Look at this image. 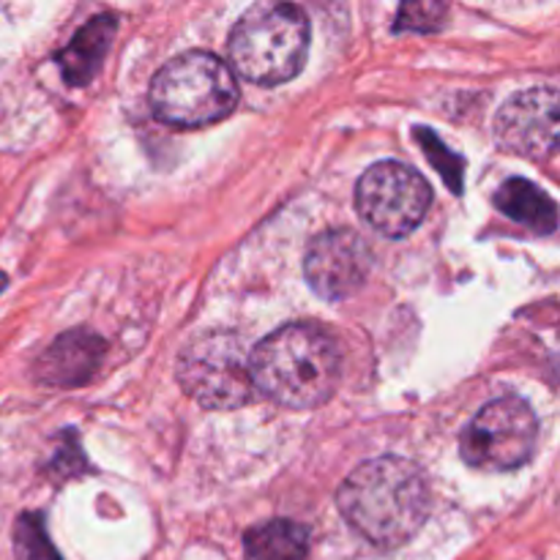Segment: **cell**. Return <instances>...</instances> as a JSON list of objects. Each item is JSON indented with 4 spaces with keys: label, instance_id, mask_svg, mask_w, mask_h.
I'll return each mask as SVG.
<instances>
[{
    "label": "cell",
    "instance_id": "obj_6",
    "mask_svg": "<svg viewBox=\"0 0 560 560\" xmlns=\"http://www.w3.org/2000/svg\"><path fill=\"white\" fill-rule=\"evenodd\" d=\"M539 441L534 408L520 397L487 402L463 432L459 452L479 470H514L528 463Z\"/></svg>",
    "mask_w": 560,
    "mask_h": 560
},
{
    "label": "cell",
    "instance_id": "obj_3",
    "mask_svg": "<svg viewBox=\"0 0 560 560\" xmlns=\"http://www.w3.org/2000/svg\"><path fill=\"white\" fill-rule=\"evenodd\" d=\"M310 52V20L299 5H252L230 33V60L257 85L293 80Z\"/></svg>",
    "mask_w": 560,
    "mask_h": 560
},
{
    "label": "cell",
    "instance_id": "obj_4",
    "mask_svg": "<svg viewBox=\"0 0 560 560\" xmlns=\"http://www.w3.org/2000/svg\"><path fill=\"white\" fill-rule=\"evenodd\" d=\"M238 104V82L222 58L202 49L175 55L151 82L153 115L173 126H208Z\"/></svg>",
    "mask_w": 560,
    "mask_h": 560
},
{
    "label": "cell",
    "instance_id": "obj_16",
    "mask_svg": "<svg viewBox=\"0 0 560 560\" xmlns=\"http://www.w3.org/2000/svg\"><path fill=\"white\" fill-rule=\"evenodd\" d=\"M446 14L448 9L443 3H405L397 16V31H438Z\"/></svg>",
    "mask_w": 560,
    "mask_h": 560
},
{
    "label": "cell",
    "instance_id": "obj_7",
    "mask_svg": "<svg viewBox=\"0 0 560 560\" xmlns=\"http://www.w3.org/2000/svg\"><path fill=\"white\" fill-rule=\"evenodd\" d=\"M430 184L402 162H377L355 186V208L366 224L388 238H405L430 211Z\"/></svg>",
    "mask_w": 560,
    "mask_h": 560
},
{
    "label": "cell",
    "instance_id": "obj_17",
    "mask_svg": "<svg viewBox=\"0 0 560 560\" xmlns=\"http://www.w3.org/2000/svg\"><path fill=\"white\" fill-rule=\"evenodd\" d=\"M5 282H9V279H5V273L0 271V293H3V290H5Z\"/></svg>",
    "mask_w": 560,
    "mask_h": 560
},
{
    "label": "cell",
    "instance_id": "obj_10",
    "mask_svg": "<svg viewBox=\"0 0 560 560\" xmlns=\"http://www.w3.org/2000/svg\"><path fill=\"white\" fill-rule=\"evenodd\" d=\"M104 342L91 331H66L49 345L33 366V375L44 386L77 388L85 386L102 364Z\"/></svg>",
    "mask_w": 560,
    "mask_h": 560
},
{
    "label": "cell",
    "instance_id": "obj_13",
    "mask_svg": "<svg viewBox=\"0 0 560 560\" xmlns=\"http://www.w3.org/2000/svg\"><path fill=\"white\" fill-rule=\"evenodd\" d=\"M246 560H306L310 558V530L293 520H271L260 528L246 530Z\"/></svg>",
    "mask_w": 560,
    "mask_h": 560
},
{
    "label": "cell",
    "instance_id": "obj_11",
    "mask_svg": "<svg viewBox=\"0 0 560 560\" xmlns=\"http://www.w3.org/2000/svg\"><path fill=\"white\" fill-rule=\"evenodd\" d=\"M115 16H93L88 25H82L69 42L58 52V66L63 71V80L71 88H85L93 77L102 69L104 55L109 52V44L115 38Z\"/></svg>",
    "mask_w": 560,
    "mask_h": 560
},
{
    "label": "cell",
    "instance_id": "obj_8",
    "mask_svg": "<svg viewBox=\"0 0 560 560\" xmlns=\"http://www.w3.org/2000/svg\"><path fill=\"white\" fill-rule=\"evenodd\" d=\"M370 246L350 228H334L315 235L304 257L306 282L328 301H342L359 293L370 277Z\"/></svg>",
    "mask_w": 560,
    "mask_h": 560
},
{
    "label": "cell",
    "instance_id": "obj_15",
    "mask_svg": "<svg viewBox=\"0 0 560 560\" xmlns=\"http://www.w3.org/2000/svg\"><path fill=\"white\" fill-rule=\"evenodd\" d=\"M419 142L424 145L427 159H432V164L441 170L443 180H446L454 191H463V159L454 156V153L427 129H419Z\"/></svg>",
    "mask_w": 560,
    "mask_h": 560
},
{
    "label": "cell",
    "instance_id": "obj_9",
    "mask_svg": "<svg viewBox=\"0 0 560 560\" xmlns=\"http://www.w3.org/2000/svg\"><path fill=\"white\" fill-rule=\"evenodd\" d=\"M495 140L517 156H552L558 148L556 88H530L509 98L495 115Z\"/></svg>",
    "mask_w": 560,
    "mask_h": 560
},
{
    "label": "cell",
    "instance_id": "obj_1",
    "mask_svg": "<svg viewBox=\"0 0 560 560\" xmlns=\"http://www.w3.org/2000/svg\"><path fill=\"white\" fill-rule=\"evenodd\" d=\"M339 512L355 534L394 550L413 539L430 514V487L416 463L377 457L359 465L339 487Z\"/></svg>",
    "mask_w": 560,
    "mask_h": 560
},
{
    "label": "cell",
    "instance_id": "obj_2",
    "mask_svg": "<svg viewBox=\"0 0 560 560\" xmlns=\"http://www.w3.org/2000/svg\"><path fill=\"white\" fill-rule=\"evenodd\" d=\"M252 383L290 410L326 405L342 381V350L334 334L315 323H288L255 345Z\"/></svg>",
    "mask_w": 560,
    "mask_h": 560
},
{
    "label": "cell",
    "instance_id": "obj_14",
    "mask_svg": "<svg viewBox=\"0 0 560 560\" xmlns=\"http://www.w3.org/2000/svg\"><path fill=\"white\" fill-rule=\"evenodd\" d=\"M16 560H63L49 541L42 514H22L14 525Z\"/></svg>",
    "mask_w": 560,
    "mask_h": 560
},
{
    "label": "cell",
    "instance_id": "obj_5",
    "mask_svg": "<svg viewBox=\"0 0 560 560\" xmlns=\"http://www.w3.org/2000/svg\"><path fill=\"white\" fill-rule=\"evenodd\" d=\"M252 350L233 331H202L180 350V388L208 410L244 408L255 394L252 383Z\"/></svg>",
    "mask_w": 560,
    "mask_h": 560
},
{
    "label": "cell",
    "instance_id": "obj_12",
    "mask_svg": "<svg viewBox=\"0 0 560 560\" xmlns=\"http://www.w3.org/2000/svg\"><path fill=\"white\" fill-rule=\"evenodd\" d=\"M495 206L514 222L525 224L534 233H552L558 224V208L545 191L525 178H509L495 191Z\"/></svg>",
    "mask_w": 560,
    "mask_h": 560
}]
</instances>
